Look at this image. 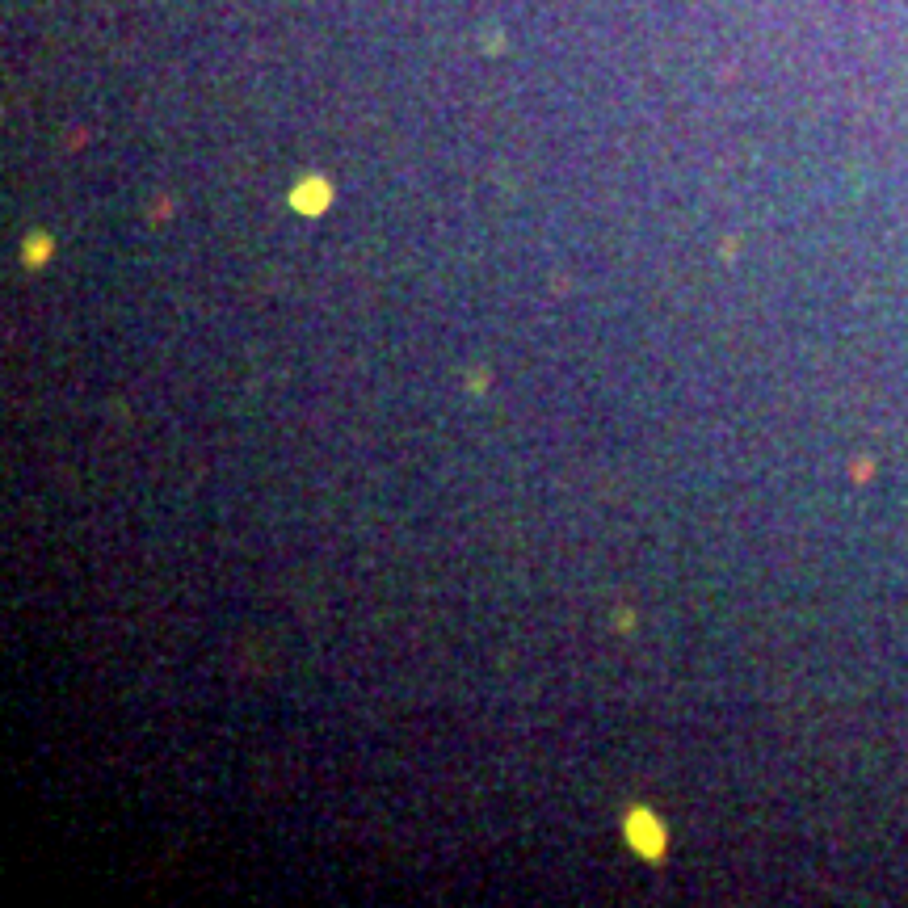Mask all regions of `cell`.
<instances>
[{
  "mask_svg": "<svg viewBox=\"0 0 908 908\" xmlns=\"http://www.w3.org/2000/svg\"><path fill=\"white\" fill-rule=\"evenodd\" d=\"M627 841H631L644 858H652V862L665 854V833H660V820H656L652 812H644V808H635V812L627 816Z\"/></svg>",
  "mask_w": 908,
  "mask_h": 908,
  "instance_id": "1",
  "label": "cell"
},
{
  "mask_svg": "<svg viewBox=\"0 0 908 908\" xmlns=\"http://www.w3.org/2000/svg\"><path fill=\"white\" fill-rule=\"evenodd\" d=\"M291 206L295 211H303V215H316V211H324L328 206V181H320V177H307L299 190L291 194Z\"/></svg>",
  "mask_w": 908,
  "mask_h": 908,
  "instance_id": "2",
  "label": "cell"
}]
</instances>
